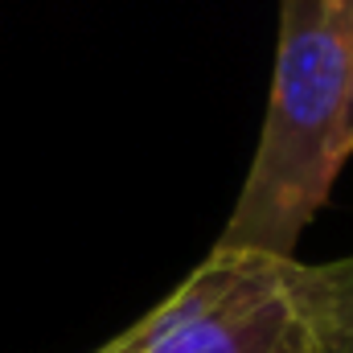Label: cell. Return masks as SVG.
Masks as SVG:
<instances>
[{"label":"cell","mask_w":353,"mask_h":353,"mask_svg":"<svg viewBox=\"0 0 353 353\" xmlns=\"http://www.w3.org/2000/svg\"><path fill=\"white\" fill-rule=\"evenodd\" d=\"M353 0H279L263 132L218 247L296 259V243L350 161Z\"/></svg>","instance_id":"cell-1"},{"label":"cell","mask_w":353,"mask_h":353,"mask_svg":"<svg viewBox=\"0 0 353 353\" xmlns=\"http://www.w3.org/2000/svg\"><path fill=\"white\" fill-rule=\"evenodd\" d=\"M296 333V259L214 247L173 296L94 353H279Z\"/></svg>","instance_id":"cell-2"},{"label":"cell","mask_w":353,"mask_h":353,"mask_svg":"<svg viewBox=\"0 0 353 353\" xmlns=\"http://www.w3.org/2000/svg\"><path fill=\"white\" fill-rule=\"evenodd\" d=\"M296 325L304 353H353V255L296 263Z\"/></svg>","instance_id":"cell-3"},{"label":"cell","mask_w":353,"mask_h":353,"mask_svg":"<svg viewBox=\"0 0 353 353\" xmlns=\"http://www.w3.org/2000/svg\"><path fill=\"white\" fill-rule=\"evenodd\" d=\"M279 353H304V345H300V325H296V333H292V341L283 345Z\"/></svg>","instance_id":"cell-4"},{"label":"cell","mask_w":353,"mask_h":353,"mask_svg":"<svg viewBox=\"0 0 353 353\" xmlns=\"http://www.w3.org/2000/svg\"><path fill=\"white\" fill-rule=\"evenodd\" d=\"M350 157H353V111H350Z\"/></svg>","instance_id":"cell-5"}]
</instances>
